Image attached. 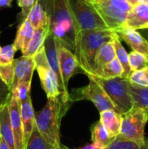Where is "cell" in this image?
<instances>
[{
	"label": "cell",
	"mask_w": 148,
	"mask_h": 149,
	"mask_svg": "<svg viewBox=\"0 0 148 149\" xmlns=\"http://www.w3.org/2000/svg\"><path fill=\"white\" fill-rule=\"evenodd\" d=\"M50 34V27L34 30V34L26 50L23 52L24 56L34 57L36 53L44 46L47 36Z\"/></svg>",
	"instance_id": "cell-23"
},
{
	"label": "cell",
	"mask_w": 148,
	"mask_h": 149,
	"mask_svg": "<svg viewBox=\"0 0 148 149\" xmlns=\"http://www.w3.org/2000/svg\"><path fill=\"white\" fill-rule=\"evenodd\" d=\"M33 58L36 65L35 69L38 72L42 87L46 93L47 99L61 97V99L63 100L57 76L47 61L44 46L36 53Z\"/></svg>",
	"instance_id": "cell-8"
},
{
	"label": "cell",
	"mask_w": 148,
	"mask_h": 149,
	"mask_svg": "<svg viewBox=\"0 0 148 149\" xmlns=\"http://www.w3.org/2000/svg\"><path fill=\"white\" fill-rule=\"evenodd\" d=\"M12 0H0V8L2 7H11Z\"/></svg>",
	"instance_id": "cell-37"
},
{
	"label": "cell",
	"mask_w": 148,
	"mask_h": 149,
	"mask_svg": "<svg viewBox=\"0 0 148 149\" xmlns=\"http://www.w3.org/2000/svg\"><path fill=\"white\" fill-rule=\"evenodd\" d=\"M44 52H45L47 61L51 68L52 69V71L57 76L63 100L65 103H68L69 101H71L70 93L65 88L62 77H61V72H60V68H59V60H58V42L51 33L47 36L44 41Z\"/></svg>",
	"instance_id": "cell-10"
},
{
	"label": "cell",
	"mask_w": 148,
	"mask_h": 149,
	"mask_svg": "<svg viewBox=\"0 0 148 149\" xmlns=\"http://www.w3.org/2000/svg\"><path fill=\"white\" fill-rule=\"evenodd\" d=\"M89 2H92V1H94V0H88Z\"/></svg>",
	"instance_id": "cell-42"
},
{
	"label": "cell",
	"mask_w": 148,
	"mask_h": 149,
	"mask_svg": "<svg viewBox=\"0 0 148 149\" xmlns=\"http://www.w3.org/2000/svg\"><path fill=\"white\" fill-rule=\"evenodd\" d=\"M91 132H92V142L101 145L104 148L114 140L110 136L109 133L104 127V126L100 121H98L92 127Z\"/></svg>",
	"instance_id": "cell-25"
},
{
	"label": "cell",
	"mask_w": 148,
	"mask_h": 149,
	"mask_svg": "<svg viewBox=\"0 0 148 149\" xmlns=\"http://www.w3.org/2000/svg\"><path fill=\"white\" fill-rule=\"evenodd\" d=\"M124 26L134 30L148 29V3H140L133 6L127 15Z\"/></svg>",
	"instance_id": "cell-15"
},
{
	"label": "cell",
	"mask_w": 148,
	"mask_h": 149,
	"mask_svg": "<svg viewBox=\"0 0 148 149\" xmlns=\"http://www.w3.org/2000/svg\"><path fill=\"white\" fill-rule=\"evenodd\" d=\"M26 19L30 21L34 30L50 27L48 15L44 9L40 0H37L31 10H30Z\"/></svg>",
	"instance_id": "cell-21"
},
{
	"label": "cell",
	"mask_w": 148,
	"mask_h": 149,
	"mask_svg": "<svg viewBox=\"0 0 148 149\" xmlns=\"http://www.w3.org/2000/svg\"><path fill=\"white\" fill-rule=\"evenodd\" d=\"M127 79L133 84L148 87V66L144 69L133 72Z\"/></svg>",
	"instance_id": "cell-30"
},
{
	"label": "cell",
	"mask_w": 148,
	"mask_h": 149,
	"mask_svg": "<svg viewBox=\"0 0 148 149\" xmlns=\"http://www.w3.org/2000/svg\"><path fill=\"white\" fill-rule=\"evenodd\" d=\"M91 3L112 31L124 26L133 8L127 0H94Z\"/></svg>",
	"instance_id": "cell-5"
},
{
	"label": "cell",
	"mask_w": 148,
	"mask_h": 149,
	"mask_svg": "<svg viewBox=\"0 0 148 149\" xmlns=\"http://www.w3.org/2000/svg\"><path fill=\"white\" fill-rule=\"evenodd\" d=\"M113 31L120 39L124 40L133 52H140L148 57V41L137 30L122 26Z\"/></svg>",
	"instance_id": "cell-13"
},
{
	"label": "cell",
	"mask_w": 148,
	"mask_h": 149,
	"mask_svg": "<svg viewBox=\"0 0 148 149\" xmlns=\"http://www.w3.org/2000/svg\"><path fill=\"white\" fill-rule=\"evenodd\" d=\"M11 91L10 88L4 84V82L0 78V106L7 103L10 99Z\"/></svg>",
	"instance_id": "cell-34"
},
{
	"label": "cell",
	"mask_w": 148,
	"mask_h": 149,
	"mask_svg": "<svg viewBox=\"0 0 148 149\" xmlns=\"http://www.w3.org/2000/svg\"><path fill=\"white\" fill-rule=\"evenodd\" d=\"M123 68L117 58H113L106 65L103 66L99 76L103 79H113V78H123Z\"/></svg>",
	"instance_id": "cell-26"
},
{
	"label": "cell",
	"mask_w": 148,
	"mask_h": 149,
	"mask_svg": "<svg viewBox=\"0 0 148 149\" xmlns=\"http://www.w3.org/2000/svg\"><path fill=\"white\" fill-rule=\"evenodd\" d=\"M104 148L101 146V145H99V144H97V143H92V144H89V145H87V146H85V147H83V148H79V149H103Z\"/></svg>",
	"instance_id": "cell-36"
},
{
	"label": "cell",
	"mask_w": 148,
	"mask_h": 149,
	"mask_svg": "<svg viewBox=\"0 0 148 149\" xmlns=\"http://www.w3.org/2000/svg\"><path fill=\"white\" fill-rule=\"evenodd\" d=\"M34 34V28L30 23L28 19H24L21 24L19 25L16 38L14 40L13 45L15 46L16 50H19L23 52H25L30 41L31 40Z\"/></svg>",
	"instance_id": "cell-19"
},
{
	"label": "cell",
	"mask_w": 148,
	"mask_h": 149,
	"mask_svg": "<svg viewBox=\"0 0 148 149\" xmlns=\"http://www.w3.org/2000/svg\"><path fill=\"white\" fill-rule=\"evenodd\" d=\"M146 111H147V114H148V109L147 110H146Z\"/></svg>",
	"instance_id": "cell-44"
},
{
	"label": "cell",
	"mask_w": 148,
	"mask_h": 149,
	"mask_svg": "<svg viewBox=\"0 0 148 149\" xmlns=\"http://www.w3.org/2000/svg\"><path fill=\"white\" fill-rule=\"evenodd\" d=\"M127 2L132 5H135V4H138V3H147V0H127Z\"/></svg>",
	"instance_id": "cell-38"
},
{
	"label": "cell",
	"mask_w": 148,
	"mask_h": 149,
	"mask_svg": "<svg viewBox=\"0 0 148 149\" xmlns=\"http://www.w3.org/2000/svg\"><path fill=\"white\" fill-rule=\"evenodd\" d=\"M147 3H148V0H147Z\"/></svg>",
	"instance_id": "cell-46"
},
{
	"label": "cell",
	"mask_w": 148,
	"mask_h": 149,
	"mask_svg": "<svg viewBox=\"0 0 148 149\" xmlns=\"http://www.w3.org/2000/svg\"><path fill=\"white\" fill-rule=\"evenodd\" d=\"M143 34H144V37H145V38H146V39H147V40L148 41V29L147 30H146V31H144V33H143Z\"/></svg>",
	"instance_id": "cell-41"
},
{
	"label": "cell",
	"mask_w": 148,
	"mask_h": 149,
	"mask_svg": "<svg viewBox=\"0 0 148 149\" xmlns=\"http://www.w3.org/2000/svg\"><path fill=\"white\" fill-rule=\"evenodd\" d=\"M140 146L137 143L118 135L108 146L103 149H140Z\"/></svg>",
	"instance_id": "cell-29"
},
{
	"label": "cell",
	"mask_w": 148,
	"mask_h": 149,
	"mask_svg": "<svg viewBox=\"0 0 148 149\" xmlns=\"http://www.w3.org/2000/svg\"><path fill=\"white\" fill-rule=\"evenodd\" d=\"M80 30H110L88 0H67Z\"/></svg>",
	"instance_id": "cell-7"
},
{
	"label": "cell",
	"mask_w": 148,
	"mask_h": 149,
	"mask_svg": "<svg viewBox=\"0 0 148 149\" xmlns=\"http://www.w3.org/2000/svg\"><path fill=\"white\" fill-rule=\"evenodd\" d=\"M148 121L147 111L133 107L126 113L121 115V127L120 135L141 146L145 138V127Z\"/></svg>",
	"instance_id": "cell-6"
},
{
	"label": "cell",
	"mask_w": 148,
	"mask_h": 149,
	"mask_svg": "<svg viewBox=\"0 0 148 149\" xmlns=\"http://www.w3.org/2000/svg\"><path fill=\"white\" fill-rule=\"evenodd\" d=\"M0 78L10 89L14 81V65L13 63L0 65ZM11 91V90H10Z\"/></svg>",
	"instance_id": "cell-31"
},
{
	"label": "cell",
	"mask_w": 148,
	"mask_h": 149,
	"mask_svg": "<svg viewBox=\"0 0 148 149\" xmlns=\"http://www.w3.org/2000/svg\"><path fill=\"white\" fill-rule=\"evenodd\" d=\"M24 149H56V148L46 141V140L39 133L35 126L24 147Z\"/></svg>",
	"instance_id": "cell-27"
},
{
	"label": "cell",
	"mask_w": 148,
	"mask_h": 149,
	"mask_svg": "<svg viewBox=\"0 0 148 149\" xmlns=\"http://www.w3.org/2000/svg\"><path fill=\"white\" fill-rule=\"evenodd\" d=\"M1 48H2V47H1V46H0V51H1Z\"/></svg>",
	"instance_id": "cell-45"
},
{
	"label": "cell",
	"mask_w": 148,
	"mask_h": 149,
	"mask_svg": "<svg viewBox=\"0 0 148 149\" xmlns=\"http://www.w3.org/2000/svg\"><path fill=\"white\" fill-rule=\"evenodd\" d=\"M89 78V84L82 88L74 89L72 93L70 94L71 100H88L92 101L99 113L106 110H114V106L112 101L101 88V86L91 77Z\"/></svg>",
	"instance_id": "cell-9"
},
{
	"label": "cell",
	"mask_w": 148,
	"mask_h": 149,
	"mask_svg": "<svg viewBox=\"0 0 148 149\" xmlns=\"http://www.w3.org/2000/svg\"><path fill=\"white\" fill-rule=\"evenodd\" d=\"M66 107L67 103L61 97L49 98L43 109L35 115L36 127L46 141L56 148L60 147L59 128Z\"/></svg>",
	"instance_id": "cell-3"
},
{
	"label": "cell",
	"mask_w": 148,
	"mask_h": 149,
	"mask_svg": "<svg viewBox=\"0 0 148 149\" xmlns=\"http://www.w3.org/2000/svg\"><path fill=\"white\" fill-rule=\"evenodd\" d=\"M50 21V33L64 46L75 52L76 38L80 29L67 0H40Z\"/></svg>",
	"instance_id": "cell-1"
},
{
	"label": "cell",
	"mask_w": 148,
	"mask_h": 149,
	"mask_svg": "<svg viewBox=\"0 0 148 149\" xmlns=\"http://www.w3.org/2000/svg\"><path fill=\"white\" fill-rule=\"evenodd\" d=\"M58 60H59V68H60L64 86L68 91V83L70 79L77 73L83 72V71L79 65V63L74 52H72L71 50L61 45L59 42H58Z\"/></svg>",
	"instance_id": "cell-11"
},
{
	"label": "cell",
	"mask_w": 148,
	"mask_h": 149,
	"mask_svg": "<svg viewBox=\"0 0 148 149\" xmlns=\"http://www.w3.org/2000/svg\"><path fill=\"white\" fill-rule=\"evenodd\" d=\"M116 58L115 50L113 46V40L106 43L97 52L94 58V66H93V76H99L101 69L105 65Z\"/></svg>",
	"instance_id": "cell-20"
},
{
	"label": "cell",
	"mask_w": 148,
	"mask_h": 149,
	"mask_svg": "<svg viewBox=\"0 0 148 149\" xmlns=\"http://www.w3.org/2000/svg\"><path fill=\"white\" fill-rule=\"evenodd\" d=\"M20 113L23 124L24 133V149L29 140V137L35 127V113L32 107L31 99L29 96L26 100L20 102Z\"/></svg>",
	"instance_id": "cell-16"
},
{
	"label": "cell",
	"mask_w": 148,
	"mask_h": 149,
	"mask_svg": "<svg viewBox=\"0 0 148 149\" xmlns=\"http://www.w3.org/2000/svg\"><path fill=\"white\" fill-rule=\"evenodd\" d=\"M110 136L115 139L120 135L121 127V114L114 110H106L100 113V120Z\"/></svg>",
	"instance_id": "cell-18"
},
{
	"label": "cell",
	"mask_w": 148,
	"mask_h": 149,
	"mask_svg": "<svg viewBox=\"0 0 148 149\" xmlns=\"http://www.w3.org/2000/svg\"><path fill=\"white\" fill-rule=\"evenodd\" d=\"M56 149H62V148H61L59 147V148H56Z\"/></svg>",
	"instance_id": "cell-43"
},
{
	"label": "cell",
	"mask_w": 148,
	"mask_h": 149,
	"mask_svg": "<svg viewBox=\"0 0 148 149\" xmlns=\"http://www.w3.org/2000/svg\"><path fill=\"white\" fill-rule=\"evenodd\" d=\"M114 31L112 30H80L78 33L75 52L79 65L86 75L93 73L94 58L99 50L112 41Z\"/></svg>",
	"instance_id": "cell-2"
},
{
	"label": "cell",
	"mask_w": 148,
	"mask_h": 149,
	"mask_svg": "<svg viewBox=\"0 0 148 149\" xmlns=\"http://www.w3.org/2000/svg\"><path fill=\"white\" fill-rule=\"evenodd\" d=\"M14 65V81L11 88L24 82L31 83L33 72L36 65L33 57L21 56L13 61ZM11 90V89H10Z\"/></svg>",
	"instance_id": "cell-14"
},
{
	"label": "cell",
	"mask_w": 148,
	"mask_h": 149,
	"mask_svg": "<svg viewBox=\"0 0 148 149\" xmlns=\"http://www.w3.org/2000/svg\"><path fill=\"white\" fill-rule=\"evenodd\" d=\"M9 112L15 142V149H24V133L20 113V102L13 93H11L9 101Z\"/></svg>",
	"instance_id": "cell-12"
},
{
	"label": "cell",
	"mask_w": 148,
	"mask_h": 149,
	"mask_svg": "<svg viewBox=\"0 0 148 149\" xmlns=\"http://www.w3.org/2000/svg\"><path fill=\"white\" fill-rule=\"evenodd\" d=\"M91 76L105 91L113 105L115 111L123 115L130 111L133 107V100L128 92V79L124 78L103 79L100 77Z\"/></svg>",
	"instance_id": "cell-4"
},
{
	"label": "cell",
	"mask_w": 148,
	"mask_h": 149,
	"mask_svg": "<svg viewBox=\"0 0 148 149\" xmlns=\"http://www.w3.org/2000/svg\"><path fill=\"white\" fill-rule=\"evenodd\" d=\"M0 149H10L6 142L0 137Z\"/></svg>",
	"instance_id": "cell-39"
},
{
	"label": "cell",
	"mask_w": 148,
	"mask_h": 149,
	"mask_svg": "<svg viewBox=\"0 0 148 149\" xmlns=\"http://www.w3.org/2000/svg\"><path fill=\"white\" fill-rule=\"evenodd\" d=\"M128 62L132 72L148 66V57L145 54L137 52H131L128 54Z\"/></svg>",
	"instance_id": "cell-28"
},
{
	"label": "cell",
	"mask_w": 148,
	"mask_h": 149,
	"mask_svg": "<svg viewBox=\"0 0 148 149\" xmlns=\"http://www.w3.org/2000/svg\"><path fill=\"white\" fill-rule=\"evenodd\" d=\"M31 83L24 82L17 85L15 87L11 88V93H13L18 99L19 102L26 100L30 95L31 93Z\"/></svg>",
	"instance_id": "cell-33"
},
{
	"label": "cell",
	"mask_w": 148,
	"mask_h": 149,
	"mask_svg": "<svg viewBox=\"0 0 148 149\" xmlns=\"http://www.w3.org/2000/svg\"><path fill=\"white\" fill-rule=\"evenodd\" d=\"M9 101L0 106V137L6 142L10 149H15V142L9 112Z\"/></svg>",
	"instance_id": "cell-17"
},
{
	"label": "cell",
	"mask_w": 148,
	"mask_h": 149,
	"mask_svg": "<svg viewBox=\"0 0 148 149\" xmlns=\"http://www.w3.org/2000/svg\"><path fill=\"white\" fill-rule=\"evenodd\" d=\"M36 1L37 0H17V5L22 10L21 13L23 16V20L27 17L30 10L35 4Z\"/></svg>",
	"instance_id": "cell-35"
},
{
	"label": "cell",
	"mask_w": 148,
	"mask_h": 149,
	"mask_svg": "<svg viewBox=\"0 0 148 149\" xmlns=\"http://www.w3.org/2000/svg\"><path fill=\"white\" fill-rule=\"evenodd\" d=\"M16 52L17 50L13 45V44L2 47L0 51V65H4L13 63L14 55Z\"/></svg>",
	"instance_id": "cell-32"
},
{
	"label": "cell",
	"mask_w": 148,
	"mask_h": 149,
	"mask_svg": "<svg viewBox=\"0 0 148 149\" xmlns=\"http://www.w3.org/2000/svg\"><path fill=\"white\" fill-rule=\"evenodd\" d=\"M121 39L119 38V36L114 32L113 38V43L115 50V54L116 58L120 61V63L122 65L124 73H123V78L124 79H128L129 75L132 73L131 68L129 66V62H128V53L126 52V49L124 48L123 45L121 44Z\"/></svg>",
	"instance_id": "cell-24"
},
{
	"label": "cell",
	"mask_w": 148,
	"mask_h": 149,
	"mask_svg": "<svg viewBox=\"0 0 148 149\" xmlns=\"http://www.w3.org/2000/svg\"><path fill=\"white\" fill-rule=\"evenodd\" d=\"M140 149H148V139H146L144 143L140 146Z\"/></svg>",
	"instance_id": "cell-40"
},
{
	"label": "cell",
	"mask_w": 148,
	"mask_h": 149,
	"mask_svg": "<svg viewBox=\"0 0 148 149\" xmlns=\"http://www.w3.org/2000/svg\"><path fill=\"white\" fill-rule=\"evenodd\" d=\"M128 92L132 98L133 107L148 109V87L133 84L128 80Z\"/></svg>",
	"instance_id": "cell-22"
}]
</instances>
